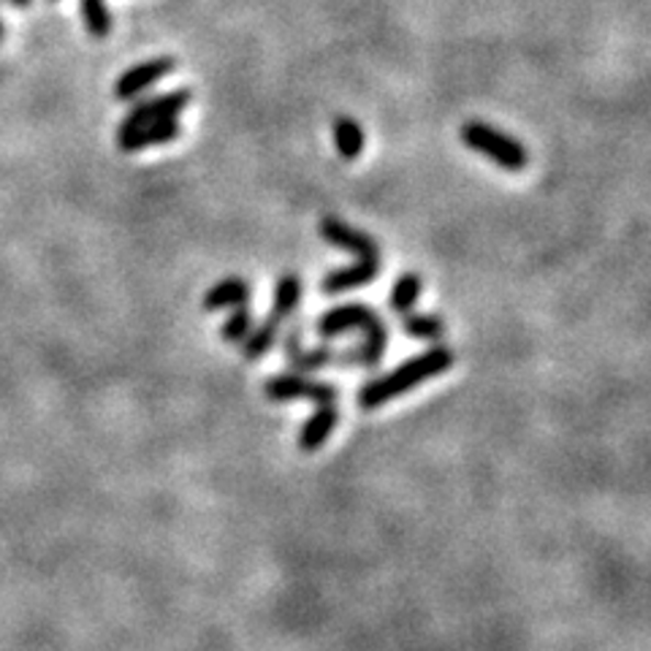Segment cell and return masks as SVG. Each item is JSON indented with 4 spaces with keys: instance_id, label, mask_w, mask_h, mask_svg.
I'll list each match as a JSON object with an SVG mask.
<instances>
[{
    "instance_id": "6da1fadb",
    "label": "cell",
    "mask_w": 651,
    "mask_h": 651,
    "mask_svg": "<svg viewBox=\"0 0 651 651\" xmlns=\"http://www.w3.org/2000/svg\"><path fill=\"white\" fill-rule=\"evenodd\" d=\"M457 361L451 348L446 345H435L426 353L416 356V359L405 361V364L396 367L394 372L380 374V378L370 380V383L361 385L359 391V407L361 411H374V407L385 405V402L396 400V396L407 394L416 385L426 383L429 378H437V374H446Z\"/></svg>"
},
{
    "instance_id": "7a4b0ae2",
    "label": "cell",
    "mask_w": 651,
    "mask_h": 651,
    "mask_svg": "<svg viewBox=\"0 0 651 651\" xmlns=\"http://www.w3.org/2000/svg\"><path fill=\"white\" fill-rule=\"evenodd\" d=\"M318 337L332 339L345 332H361L364 334V345L359 348V364L378 367L385 353V343H389V332L380 315L374 313L370 304L350 302L332 307L326 315H321L318 326H315Z\"/></svg>"
},
{
    "instance_id": "3957f363",
    "label": "cell",
    "mask_w": 651,
    "mask_h": 651,
    "mask_svg": "<svg viewBox=\"0 0 651 651\" xmlns=\"http://www.w3.org/2000/svg\"><path fill=\"white\" fill-rule=\"evenodd\" d=\"M462 142L470 149L486 155L489 160H494V164L503 166V169H508V171H521V169H527V164H529V155H527V147H524V144L510 139L508 134L492 128V125L478 123V120H472V123L464 125Z\"/></svg>"
},
{
    "instance_id": "277c9868",
    "label": "cell",
    "mask_w": 651,
    "mask_h": 651,
    "mask_svg": "<svg viewBox=\"0 0 651 651\" xmlns=\"http://www.w3.org/2000/svg\"><path fill=\"white\" fill-rule=\"evenodd\" d=\"M263 394L272 402H291V400H310L318 405H334L339 396V389L334 383H318L304 374H278V378L267 380Z\"/></svg>"
},
{
    "instance_id": "5b68a950",
    "label": "cell",
    "mask_w": 651,
    "mask_h": 651,
    "mask_svg": "<svg viewBox=\"0 0 651 651\" xmlns=\"http://www.w3.org/2000/svg\"><path fill=\"white\" fill-rule=\"evenodd\" d=\"M190 101H193V93H190L188 88L171 90V93H164V96L147 98V101H139V103H136V106L128 109L125 120H123V123H120L117 134H120V131L139 128V125L158 123V120L180 117V114L188 109Z\"/></svg>"
},
{
    "instance_id": "8992f818",
    "label": "cell",
    "mask_w": 651,
    "mask_h": 651,
    "mask_svg": "<svg viewBox=\"0 0 651 651\" xmlns=\"http://www.w3.org/2000/svg\"><path fill=\"white\" fill-rule=\"evenodd\" d=\"M175 68V57H155V60L139 63V66L128 68V71L117 79V85H114V98H117V101H136L144 90H149L153 85H158L160 79L169 77Z\"/></svg>"
},
{
    "instance_id": "52a82bcc",
    "label": "cell",
    "mask_w": 651,
    "mask_h": 651,
    "mask_svg": "<svg viewBox=\"0 0 651 651\" xmlns=\"http://www.w3.org/2000/svg\"><path fill=\"white\" fill-rule=\"evenodd\" d=\"M321 236L326 242H332L334 247L353 252L356 258H367V261H380V247L370 234L356 232L348 223H343L339 217H324L321 221Z\"/></svg>"
},
{
    "instance_id": "ba28073f",
    "label": "cell",
    "mask_w": 651,
    "mask_h": 651,
    "mask_svg": "<svg viewBox=\"0 0 651 651\" xmlns=\"http://www.w3.org/2000/svg\"><path fill=\"white\" fill-rule=\"evenodd\" d=\"M180 123L177 117L171 120H158V123L149 125H139V128L131 131H120L117 134V147L123 153H139V149L147 147H160V144H169L180 136Z\"/></svg>"
},
{
    "instance_id": "9c48e42d",
    "label": "cell",
    "mask_w": 651,
    "mask_h": 651,
    "mask_svg": "<svg viewBox=\"0 0 651 651\" xmlns=\"http://www.w3.org/2000/svg\"><path fill=\"white\" fill-rule=\"evenodd\" d=\"M282 348H285L288 364H291L296 372L324 370L328 364H339V356H343V353H334V350L326 348V345H321V348H304L302 339H299V328H291V334L282 339Z\"/></svg>"
},
{
    "instance_id": "30bf717a",
    "label": "cell",
    "mask_w": 651,
    "mask_h": 651,
    "mask_svg": "<svg viewBox=\"0 0 651 651\" xmlns=\"http://www.w3.org/2000/svg\"><path fill=\"white\" fill-rule=\"evenodd\" d=\"M378 272H380V261H367V258H359V261L350 263V267L328 272L326 278L321 280V291L324 293L353 291V288L370 285V282L378 278Z\"/></svg>"
},
{
    "instance_id": "8fae6325",
    "label": "cell",
    "mask_w": 651,
    "mask_h": 651,
    "mask_svg": "<svg viewBox=\"0 0 651 651\" xmlns=\"http://www.w3.org/2000/svg\"><path fill=\"white\" fill-rule=\"evenodd\" d=\"M339 420V413L334 405H321L318 411L310 416L307 424L302 426V431H299V448H302L304 453H313L318 451L321 446H326V440L332 437L334 426H337Z\"/></svg>"
},
{
    "instance_id": "7c38bea8",
    "label": "cell",
    "mask_w": 651,
    "mask_h": 651,
    "mask_svg": "<svg viewBox=\"0 0 651 651\" xmlns=\"http://www.w3.org/2000/svg\"><path fill=\"white\" fill-rule=\"evenodd\" d=\"M250 299V285H247L242 278H228L217 285H212L204 296V310L215 313V310H228V307H242Z\"/></svg>"
},
{
    "instance_id": "4fadbf2b",
    "label": "cell",
    "mask_w": 651,
    "mask_h": 651,
    "mask_svg": "<svg viewBox=\"0 0 651 651\" xmlns=\"http://www.w3.org/2000/svg\"><path fill=\"white\" fill-rule=\"evenodd\" d=\"M334 144L345 160H356L364 153V131L353 117H339L334 123Z\"/></svg>"
},
{
    "instance_id": "5bb4252c",
    "label": "cell",
    "mask_w": 651,
    "mask_h": 651,
    "mask_svg": "<svg viewBox=\"0 0 651 651\" xmlns=\"http://www.w3.org/2000/svg\"><path fill=\"white\" fill-rule=\"evenodd\" d=\"M302 302V280L296 274H282L278 280V288H274V310L272 315L278 321L291 318L293 310Z\"/></svg>"
},
{
    "instance_id": "9a60e30c",
    "label": "cell",
    "mask_w": 651,
    "mask_h": 651,
    "mask_svg": "<svg viewBox=\"0 0 651 651\" xmlns=\"http://www.w3.org/2000/svg\"><path fill=\"white\" fill-rule=\"evenodd\" d=\"M280 324L282 321L274 318V315H269V318L263 321L256 332H250V337H247V345H245V359L256 361V359H261V356H267L269 350H272V345L278 343Z\"/></svg>"
},
{
    "instance_id": "2e32d148",
    "label": "cell",
    "mask_w": 651,
    "mask_h": 651,
    "mask_svg": "<svg viewBox=\"0 0 651 651\" xmlns=\"http://www.w3.org/2000/svg\"><path fill=\"white\" fill-rule=\"evenodd\" d=\"M79 9H82V20L90 36L106 38L112 33V11H109V5L103 0H79Z\"/></svg>"
},
{
    "instance_id": "e0dca14e",
    "label": "cell",
    "mask_w": 651,
    "mask_h": 651,
    "mask_svg": "<svg viewBox=\"0 0 651 651\" xmlns=\"http://www.w3.org/2000/svg\"><path fill=\"white\" fill-rule=\"evenodd\" d=\"M418 296H420V278H418V274L416 272L402 274V278L396 280L394 291H391L389 307L394 310V313L407 315V313H413V307H416Z\"/></svg>"
},
{
    "instance_id": "ac0fdd59",
    "label": "cell",
    "mask_w": 651,
    "mask_h": 651,
    "mask_svg": "<svg viewBox=\"0 0 651 651\" xmlns=\"http://www.w3.org/2000/svg\"><path fill=\"white\" fill-rule=\"evenodd\" d=\"M402 328H405L407 337L429 339V343H435V339H442V334H446V324H442L440 315L407 313V315H402Z\"/></svg>"
},
{
    "instance_id": "d6986e66",
    "label": "cell",
    "mask_w": 651,
    "mask_h": 651,
    "mask_svg": "<svg viewBox=\"0 0 651 651\" xmlns=\"http://www.w3.org/2000/svg\"><path fill=\"white\" fill-rule=\"evenodd\" d=\"M250 332H252V315H250V310L242 304V307H234L232 318L223 324L221 337L226 339V343L239 345V343H245L247 337H250Z\"/></svg>"
},
{
    "instance_id": "ffe728a7",
    "label": "cell",
    "mask_w": 651,
    "mask_h": 651,
    "mask_svg": "<svg viewBox=\"0 0 651 651\" xmlns=\"http://www.w3.org/2000/svg\"><path fill=\"white\" fill-rule=\"evenodd\" d=\"M11 5H14V9H27V5L33 3V0H9Z\"/></svg>"
},
{
    "instance_id": "44dd1931",
    "label": "cell",
    "mask_w": 651,
    "mask_h": 651,
    "mask_svg": "<svg viewBox=\"0 0 651 651\" xmlns=\"http://www.w3.org/2000/svg\"><path fill=\"white\" fill-rule=\"evenodd\" d=\"M0 42H3V22H0Z\"/></svg>"
},
{
    "instance_id": "7402d4cb",
    "label": "cell",
    "mask_w": 651,
    "mask_h": 651,
    "mask_svg": "<svg viewBox=\"0 0 651 651\" xmlns=\"http://www.w3.org/2000/svg\"><path fill=\"white\" fill-rule=\"evenodd\" d=\"M49 3H55V0H49Z\"/></svg>"
}]
</instances>
